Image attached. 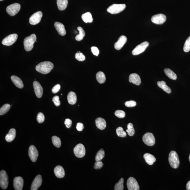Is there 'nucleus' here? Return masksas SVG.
Listing matches in <instances>:
<instances>
[{"mask_svg":"<svg viewBox=\"0 0 190 190\" xmlns=\"http://www.w3.org/2000/svg\"><path fill=\"white\" fill-rule=\"evenodd\" d=\"M54 67L52 62L49 61H45L40 63L36 66V69L38 72L47 74L51 72Z\"/></svg>","mask_w":190,"mask_h":190,"instance_id":"f257e3e1","label":"nucleus"},{"mask_svg":"<svg viewBox=\"0 0 190 190\" xmlns=\"http://www.w3.org/2000/svg\"><path fill=\"white\" fill-rule=\"evenodd\" d=\"M36 40V36L35 35L32 34L30 36L26 38L24 40V46L25 50L29 51L34 47V44Z\"/></svg>","mask_w":190,"mask_h":190,"instance_id":"f03ea898","label":"nucleus"},{"mask_svg":"<svg viewBox=\"0 0 190 190\" xmlns=\"http://www.w3.org/2000/svg\"><path fill=\"white\" fill-rule=\"evenodd\" d=\"M169 162L171 167L174 169L178 168L180 165V160L178 154L175 151H172L170 153Z\"/></svg>","mask_w":190,"mask_h":190,"instance_id":"7ed1b4c3","label":"nucleus"},{"mask_svg":"<svg viewBox=\"0 0 190 190\" xmlns=\"http://www.w3.org/2000/svg\"><path fill=\"white\" fill-rule=\"evenodd\" d=\"M126 8L125 4H114L110 6L107 9V12L112 14L119 13L123 12Z\"/></svg>","mask_w":190,"mask_h":190,"instance_id":"20e7f679","label":"nucleus"},{"mask_svg":"<svg viewBox=\"0 0 190 190\" xmlns=\"http://www.w3.org/2000/svg\"><path fill=\"white\" fill-rule=\"evenodd\" d=\"M8 177L6 171L1 170L0 172V186L2 189H5L8 188Z\"/></svg>","mask_w":190,"mask_h":190,"instance_id":"39448f33","label":"nucleus"},{"mask_svg":"<svg viewBox=\"0 0 190 190\" xmlns=\"http://www.w3.org/2000/svg\"><path fill=\"white\" fill-rule=\"evenodd\" d=\"M21 5L19 4L15 3L9 5L7 7V12L9 15L14 16L17 14L21 9Z\"/></svg>","mask_w":190,"mask_h":190,"instance_id":"423d86ee","label":"nucleus"},{"mask_svg":"<svg viewBox=\"0 0 190 190\" xmlns=\"http://www.w3.org/2000/svg\"><path fill=\"white\" fill-rule=\"evenodd\" d=\"M143 141L146 145L149 146H152L155 143V139L153 134L147 132L143 135Z\"/></svg>","mask_w":190,"mask_h":190,"instance_id":"0eeeda50","label":"nucleus"},{"mask_svg":"<svg viewBox=\"0 0 190 190\" xmlns=\"http://www.w3.org/2000/svg\"><path fill=\"white\" fill-rule=\"evenodd\" d=\"M74 153L77 157L81 158L85 155L86 150L84 146L82 144H79L74 149Z\"/></svg>","mask_w":190,"mask_h":190,"instance_id":"6e6552de","label":"nucleus"},{"mask_svg":"<svg viewBox=\"0 0 190 190\" xmlns=\"http://www.w3.org/2000/svg\"><path fill=\"white\" fill-rule=\"evenodd\" d=\"M18 37V35L16 34L9 35L4 39L2 41V43L4 45L10 46L15 43Z\"/></svg>","mask_w":190,"mask_h":190,"instance_id":"1a4fd4ad","label":"nucleus"},{"mask_svg":"<svg viewBox=\"0 0 190 190\" xmlns=\"http://www.w3.org/2000/svg\"><path fill=\"white\" fill-rule=\"evenodd\" d=\"M149 45L148 42L145 41L136 46L135 48L132 51V54L134 55H137L141 54L144 52Z\"/></svg>","mask_w":190,"mask_h":190,"instance_id":"9d476101","label":"nucleus"},{"mask_svg":"<svg viewBox=\"0 0 190 190\" xmlns=\"http://www.w3.org/2000/svg\"><path fill=\"white\" fill-rule=\"evenodd\" d=\"M43 16L42 13L40 11L35 13L29 18V23L31 25H35L40 22Z\"/></svg>","mask_w":190,"mask_h":190,"instance_id":"9b49d317","label":"nucleus"},{"mask_svg":"<svg viewBox=\"0 0 190 190\" xmlns=\"http://www.w3.org/2000/svg\"><path fill=\"white\" fill-rule=\"evenodd\" d=\"M127 186L129 190H139V186L138 182L133 177H130L128 179Z\"/></svg>","mask_w":190,"mask_h":190,"instance_id":"f8f14e48","label":"nucleus"},{"mask_svg":"<svg viewBox=\"0 0 190 190\" xmlns=\"http://www.w3.org/2000/svg\"><path fill=\"white\" fill-rule=\"evenodd\" d=\"M166 16L163 14H158L153 16L151 21L153 23L157 25H162L163 24L166 20Z\"/></svg>","mask_w":190,"mask_h":190,"instance_id":"ddd939ff","label":"nucleus"},{"mask_svg":"<svg viewBox=\"0 0 190 190\" xmlns=\"http://www.w3.org/2000/svg\"><path fill=\"white\" fill-rule=\"evenodd\" d=\"M29 156L33 162H35L37 160L38 156V152L37 149L35 146L31 145L29 147Z\"/></svg>","mask_w":190,"mask_h":190,"instance_id":"4468645a","label":"nucleus"},{"mask_svg":"<svg viewBox=\"0 0 190 190\" xmlns=\"http://www.w3.org/2000/svg\"><path fill=\"white\" fill-rule=\"evenodd\" d=\"M33 86L37 97L38 98H40L43 94V89L41 85L37 81H35L33 82Z\"/></svg>","mask_w":190,"mask_h":190,"instance_id":"2eb2a0df","label":"nucleus"},{"mask_svg":"<svg viewBox=\"0 0 190 190\" xmlns=\"http://www.w3.org/2000/svg\"><path fill=\"white\" fill-rule=\"evenodd\" d=\"M42 178L41 175H38L36 177L33 181L31 187V190H37L41 185Z\"/></svg>","mask_w":190,"mask_h":190,"instance_id":"dca6fc26","label":"nucleus"},{"mask_svg":"<svg viewBox=\"0 0 190 190\" xmlns=\"http://www.w3.org/2000/svg\"><path fill=\"white\" fill-rule=\"evenodd\" d=\"M24 184V180L21 177H15L14 180V186L16 190H22Z\"/></svg>","mask_w":190,"mask_h":190,"instance_id":"f3484780","label":"nucleus"},{"mask_svg":"<svg viewBox=\"0 0 190 190\" xmlns=\"http://www.w3.org/2000/svg\"><path fill=\"white\" fill-rule=\"evenodd\" d=\"M127 40L126 37L124 36H121L119 38L117 42L114 44V47L115 49L117 50L121 49L126 43Z\"/></svg>","mask_w":190,"mask_h":190,"instance_id":"a211bd4d","label":"nucleus"},{"mask_svg":"<svg viewBox=\"0 0 190 190\" xmlns=\"http://www.w3.org/2000/svg\"><path fill=\"white\" fill-rule=\"evenodd\" d=\"M129 81L130 83L139 85L141 84V81L139 75L136 73H132L130 74L129 77Z\"/></svg>","mask_w":190,"mask_h":190,"instance_id":"6ab92c4d","label":"nucleus"},{"mask_svg":"<svg viewBox=\"0 0 190 190\" xmlns=\"http://www.w3.org/2000/svg\"><path fill=\"white\" fill-rule=\"evenodd\" d=\"M54 26L59 34L62 36L65 35L66 31L63 24L59 22H56L54 24Z\"/></svg>","mask_w":190,"mask_h":190,"instance_id":"aec40b11","label":"nucleus"},{"mask_svg":"<svg viewBox=\"0 0 190 190\" xmlns=\"http://www.w3.org/2000/svg\"><path fill=\"white\" fill-rule=\"evenodd\" d=\"M54 174L57 178H62L65 176V171L64 168L60 165L57 166L54 169Z\"/></svg>","mask_w":190,"mask_h":190,"instance_id":"412c9836","label":"nucleus"},{"mask_svg":"<svg viewBox=\"0 0 190 190\" xmlns=\"http://www.w3.org/2000/svg\"><path fill=\"white\" fill-rule=\"evenodd\" d=\"M95 124L97 128L101 130H104L106 128V121L104 119L102 118H97L95 120Z\"/></svg>","mask_w":190,"mask_h":190,"instance_id":"4be33fe9","label":"nucleus"},{"mask_svg":"<svg viewBox=\"0 0 190 190\" xmlns=\"http://www.w3.org/2000/svg\"><path fill=\"white\" fill-rule=\"evenodd\" d=\"M11 79L14 85L18 88H22L23 87L24 85L22 81L19 77L12 75L11 77Z\"/></svg>","mask_w":190,"mask_h":190,"instance_id":"5701e85b","label":"nucleus"},{"mask_svg":"<svg viewBox=\"0 0 190 190\" xmlns=\"http://www.w3.org/2000/svg\"><path fill=\"white\" fill-rule=\"evenodd\" d=\"M16 136V131L15 129H12L9 130L8 134L5 136V140L7 142H10L14 141Z\"/></svg>","mask_w":190,"mask_h":190,"instance_id":"b1692460","label":"nucleus"},{"mask_svg":"<svg viewBox=\"0 0 190 190\" xmlns=\"http://www.w3.org/2000/svg\"><path fill=\"white\" fill-rule=\"evenodd\" d=\"M145 161L149 165H152L156 161L155 157L153 155L146 153L143 156Z\"/></svg>","mask_w":190,"mask_h":190,"instance_id":"393cba45","label":"nucleus"},{"mask_svg":"<svg viewBox=\"0 0 190 190\" xmlns=\"http://www.w3.org/2000/svg\"><path fill=\"white\" fill-rule=\"evenodd\" d=\"M68 102L71 105H74L77 101V97L74 92H70L67 96Z\"/></svg>","mask_w":190,"mask_h":190,"instance_id":"a878e982","label":"nucleus"},{"mask_svg":"<svg viewBox=\"0 0 190 190\" xmlns=\"http://www.w3.org/2000/svg\"><path fill=\"white\" fill-rule=\"evenodd\" d=\"M68 4V0H57V4L60 10H65Z\"/></svg>","mask_w":190,"mask_h":190,"instance_id":"bb28decb","label":"nucleus"},{"mask_svg":"<svg viewBox=\"0 0 190 190\" xmlns=\"http://www.w3.org/2000/svg\"><path fill=\"white\" fill-rule=\"evenodd\" d=\"M157 85L160 88H161L166 93L169 94L171 93V91L170 88L167 86L166 82L164 81H162L161 82H158Z\"/></svg>","mask_w":190,"mask_h":190,"instance_id":"cd10ccee","label":"nucleus"},{"mask_svg":"<svg viewBox=\"0 0 190 190\" xmlns=\"http://www.w3.org/2000/svg\"><path fill=\"white\" fill-rule=\"evenodd\" d=\"M82 19L85 23H91L93 21L92 14L90 12L85 13L82 15Z\"/></svg>","mask_w":190,"mask_h":190,"instance_id":"c85d7f7f","label":"nucleus"},{"mask_svg":"<svg viewBox=\"0 0 190 190\" xmlns=\"http://www.w3.org/2000/svg\"><path fill=\"white\" fill-rule=\"evenodd\" d=\"M164 72H165L166 75L169 78L173 80H176L177 78V75L172 70L169 69H164Z\"/></svg>","mask_w":190,"mask_h":190,"instance_id":"c756f323","label":"nucleus"},{"mask_svg":"<svg viewBox=\"0 0 190 190\" xmlns=\"http://www.w3.org/2000/svg\"><path fill=\"white\" fill-rule=\"evenodd\" d=\"M97 80L99 83L103 84L105 82L106 77L104 73L102 72H99L96 74Z\"/></svg>","mask_w":190,"mask_h":190,"instance_id":"7c9ffc66","label":"nucleus"},{"mask_svg":"<svg viewBox=\"0 0 190 190\" xmlns=\"http://www.w3.org/2000/svg\"><path fill=\"white\" fill-rule=\"evenodd\" d=\"M77 29L79 31V34L75 37V40L77 41H80L83 40L84 36L85 35V33L82 27H77Z\"/></svg>","mask_w":190,"mask_h":190,"instance_id":"2f4dec72","label":"nucleus"},{"mask_svg":"<svg viewBox=\"0 0 190 190\" xmlns=\"http://www.w3.org/2000/svg\"><path fill=\"white\" fill-rule=\"evenodd\" d=\"M10 105L8 104L3 105L0 109V115H3L7 113L10 110Z\"/></svg>","mask_w":190,"mask_h":190,"instance_id":"473e14b6","label":"nucleus"},{"mask_svg":"<svg viewBox=\"0 0 190 190\" xmlns=\"http://www.w3.org/2000/svg\"><path fill=\"white\" fill-rule=\"evenodd\" d=\"M105 156V152L103 149L99 150L96 155L95 160L96 161H101Z\"/></svg>","mask_w":190,"mask_h":190,"instance_id":"72a5a7b5","label":"nucleus"},{"mask_svg":"<svg viewBox=\"0 0 190 190\" xmlns=\"http://www.w3.org/2000/svg\"><path fill=\"white\" fill-rule=\"evenodd\" d=\"M128 129L126 130V131L128 132V134L130 136L134 135L135 133V130L134 128L133 125L131 123H129L127 125Z\"/></svg>","mask_w":190,"mask_h":190,"instance_id":"f704fd0d","label":"nucleus"},{"mask_svg":"<svg viewBox=\"0 0 190 190\" xmlns=\"http://www.w3.org/2000/svg\"><path fill=\"white\" fill-rule=\"evenodd\" d=\"M52 142L53 145L57 147H60L61 145V142L59 138L56 136H53L52 137Z\"/></svg>","mask_w":190,"mask_h":190,"instance_id":"c9c22d12","label":"nucleus"},{"mask_svg":"<svg viewBox=\"0 0 190 190\" xmlns=\"http://www.w3.org/2000/svg\"><path fill=\"white\" fill-rule=\"evenodd\" d=\"M116 133L119 137H125L126 136V132L124 131L123 129L121 127H119L116 129Z\"/></svg>","mask_w":190,"mask_h":190,"instance_id":"e433bc0d","label":"nucleus"},{"mask_svg":"<svg viewBox=\"0 0 190 190\" xmlns=\"http://www.w3.org/2000/svg\"><path fill=\"white\" fill-rule=\"evenodd\" d=\"M124 180L123 178H121L118 182L115 184L114 187L115 190H123L124 189Z\"/></svg>","mask_w":190,"mask_h":190,"instance_id":"4c0bfd02","label":"nucleus"},{"mask_svg":"<svg viewBox=\"0 0 190 190\" xmlns=\"http://www.w3.org/2000/svg\"><path fill=\"white\" fill-rule=\"evenodd\" d=\"M184 52H189L190 51V36L186 40L183 47Z\"/></svg>","mask_w":190,"mask_h":190,"instance_id":"58836bf2","label":"nucleus"},{"mask_svg":"<svg viewBox=\"0 0 190 190\" xmlns=\"http://www.w3.org/2000/svg\"><path fill=\"white\" fill-rule=\"evenodd\" d=\"M75 58L79 61H82L85 60V56L80 51L77 53L75 55Z\"/></svg>","mask_w":190,"mask_h":190,"instance_id":"ea45409f","label":"nucleus"},{"mask_svg":"<svg viewBox=\"0 0 190 190\" xmlns=\"http://www.w3.org/2000/svg\"><path fill=\"white\" fill-rule=\"evenodd\" d=\"M115 115L118 118H123L125 117V113L123 111L118 110L116 111Z\"/></svg>","mask_w":190,"mask_h":190,"instance_id":"a19ab883","label":"nucleus"},{"mask_svg":"<svg viewBox=\"0 0 190 190\" xmlns=\"http://www.w3.org/2000/svg\"><path fill=\"white\" fill-rule=\"evenodd\" d=\"M45 117L43 113L41 112L39 113L37 117V120L38 122L39 123H43L45 121Z\"/></svg>","mask_w":190,"mask_h":190,"instance_id":"79ce46f5","label":"nucleus"},{"mask_svg":"<svg viewBox=\"0 0 190 190\" xmlns=\"http://www.w3.org/2000/svg\"><path fill=\"white\" fill-rule=\"evenodd\" d=\"M125 106L128 108H132L135 106L136 105V101L133 100H131L126 101L125 103Z\"/></svg>","mask_w":190,"mask_h":190,"instance_id":"37998d69","label":"nucleus"},{"mask_svg":"<svg viewBox=\"0 0 190 190\" xmlns=\"http://www.w3.org/2000/svg\"><path fill=\"white\" fill-rule=\"evenodd\" d=\"M52 100L55 106H59L60 105L61 103L58 96H55L53 98Z\"/></svg>","mask_w":190,"mask_h":190,"instance_id":"c03bdc74","label":"nucleus"},{"mask_svg":"<svg viewBox=\"0 0 190 190\" xmlns=\"http://www.w3.org/2000/svg\"><path fill=\"white\" fill-rule=\"evenodd\" d=\"M103 165V163L101 161H96L94 165V168L95 169H100Z\"/></svg>","mask_w":190,"mask_h":190,"instance_id":"a18cd8bd","label":"nucleus"},{"mask_svg":"<svg viewBox=\"0 0 190 190\" xmlns=\"http://www.w3.org/2000/svg\"><path fill=\"white\" fill-rule=\"evenodd\" d=\"M60 88V85L57 84L53 87L52 89V92L53 93H56L59 91Z\"/></svg>","mask_w":190,"mask_h":190,"instance_id":"49530a36","label":"nucleus"},{"mask_svg":"<svg viewBox=\"0 0 190 190\" xmlns=\"http://www.w3.org/2000/svg\"><path fill=\"white\" fill-rule=\"evenodd\" d=\"M91 51L93 54L96 56H98L99 53V49L97 47H92L91 48Z\"/></svg>","mask_w":190,"mask_h":190,"instance_id":"de8ad7c7","label":"nucleus"},{"mask_svg":"<svg viewBox=\"0 0 190 190\" xmlns=\"http://www.w3.org/2000/svg\"><path fill=\"white\" fill-rule=\"evenodd\" d=\"M76 128L77 131H82L84 128V126L83 124L82 123H77Z\"/></svg>","mask_w":190,"mask_h":190,"instance_id":"09e8293b","label":"nucleus"},{"mask_svg":"<svg viewBox=\"0 0 190 190\" xmlns=\"http://www.w3.org/2000/svg\"><path fill=\"white\" fill-rule=\"evenodd\" d=\"M64 124L67 128H69L72 124V121L69 119H66L64 121Z\"/></svg>","mask_w":190,"mask_h":190,"instance_id":"8fccbe9b","label":"nucleus"},{"mask_svg":"<svg viewBox=\"0 0 190 190\" xmlns=\"http://www.w3.org/2000/svg\"><path fill=\"white\" fill-rule=\"evenodd\" d=\"M186 189L187 190H190V181L188 182L186 184Z\"/></svg>","mask_w":190,"mask_h":190,"instance_id":"3c124183","label":"nucleus"},{"mask_svg":"<svg viewBox=\"0 0 190 190\" xmlns=\"http://www.w3.org/2000/svg\"><path fill=\"white\" fill-rule=\"evenodd\" d=\"M189 161L190 162V155H189Z\"/></svg>","mask_w":190,"mask_h":190,"instance_id":"603ef678","label":"nucleus"},{"mask_svg":"<svg viewBox=\"0 0 190 190\" xmlns=\"http://www.w3.org/2000/svg\"><path fill=\"white\" fill-rule=\"evenodd\" d=\"M4 1V0H0V1Z\"/></svg>","mask_w":190,"mask_h":190,"instance_id":"864d4df0","label":"nucleus"}]
</instances>
